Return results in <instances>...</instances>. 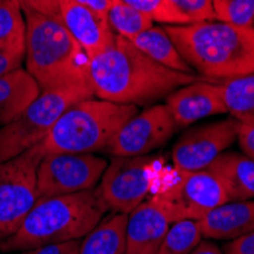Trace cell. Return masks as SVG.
Masks as SVG:
<instances>
[{
    "instance_id": "e0dca14e",
    "label": "cell",
    "mask_w": 254,
    "mask_h": 254,
    "mask_svg": "<svg viewBox=\"0 0 254 254\" xmlns=\"http://www.w3.org/2000/svg\"><path fill=\"white\" fill-rule=\"evenodd\" d=\"M207 169L219 178L230 201L254 199V160L239 152H222Z\"/></svg>"
},
{
    "instance_id": "9a60e30c",
    "label": "cell",
    "mask_w": 254,
    "mask_h": 254,
    "mask_svg": "<svg viewBox=\"0 0 254 254\" xmlns=\"http://www.w3.org/2000/svg\"><path fill=\"white\" fill-rule=\"evenodd\" d=\"M61 23L79 43L91 60L114 41V34L107 18L99 17L73 0H60Z\"/></svg>"
},
{
    "instance_id": "277c9868",
    "label": "cell",
    "mask_w": 254,
    "mask_h": 254,
    "mask_svg": "<svg viewBox=\"0 0 254 254\" xmlns=\"http://www.w3.org/2000/svg\"><path fill=\"white\" fill-rule=\"evenodd\" d=\"M21 9L26 21L25 68L40 88L91 85L90 58L61 20Z\"/></svg>"
},
{
    "instance_id": "6da1fadb",
    "label": "cell",
    "mask_w": 254,
    "mask_h": 254,
    "mask_svg": "<svg viewBox=\"0 0 254 254\" xmlns=\"http://www.w3.org/2000/svg\"><path fill=\"white\" fill-rule=\"evenodd\" d=\"M198 79L204 78L155 63L121 35L90 60V81L95 96L116 104H152Z\"/></svg>"
},
{
    "instance_id": "f546056e",
    "label": "cell",
    "mask_w": 254,
    "mask_h": 254,
    "mask_svg": "<svg viewBox=\"0 0 254 254\" xmlns=\"http://www.w3.org/2000/svg\"><path fill=\"white\" fill-rule=\"evenodd\" d=\"M225 254H254V232L232 239L224 247Z\"/></svg>"
},
{
    "instance_id": "8992f818",
    "label": "cell",
    "mask_w": 254,
    "mask_h": 254,
    "mask_svg": "<svg viewBox=\"0 0 254 254\" xmlns=\"http://www.w3.org/2000/svg\"><path fill=\"white\" fill-rule=\"evenodd\" d=\"M88 98H95L91 85L41 90L20 116L0 128V163L41 143L67 108Z\"/></svg>"
},
{
    "instance_id": "44dd1931",
    "label": "cell",
    "mask_w": 254,
    "mask_h": 254,
    "mask_svg": "<svg viewBox=\"0 0 254 254\" xmlns=\"http://www.w3.org/2000/svg\"><path fill=\"white\" fill-rule=\"evenodd\" d=\"M227 113L244 125H254V73L219 82Z\"/></svg>"
},
{
    "instance_id": "52a82bcc",
    "label": "cell",
    "mask_w": 254,
    "mask_h": 254,
    "mask_svg": "<svg viewBox=\"0 0 254 254\" xmlns=\"http://www.w3.org/2000/svg\"><path fill=\"white\" fill-rule=\"evenodd\" d=\"M154 198L166 210L172 222L199 221L216 207L228 202L219 178L209 169L181 171L174 168L158 174V189Z\"/></svg>"
},
{
    "instance_id": "7a4b0ae2",
    "label": "cell",
    "mask_w": 254,
    "mask_h": 254,
    "mask_svg": "<svg viewBox=\"0 0 254 254\" xmlns=\"http://www.w3.org/2000/svg\"><path fill=\"white\" fill-rule=\"evenodd\" d=\"M181 57L201 78L222 82L254 73V28L202 21L165 28Z\"/></svg>"
},
{
    "instance_id": "4316f807",
    "label": "cell",
    "mask_w": 254,
    "mask_h": 254,
    "mask_svg": "<svg viewBox=\"0 0 254 254\" xmlns=\"http://www.w3.org/2000/svg\"><path fill=\"white\" fill-rule=\"evenodd\" d=\"M180 12L188 25L216 20L213 11V0H168Z\"/></svg>"
},
{
    "instance_id": "8fae6325",
    "label": "cell",
    "mask_w": 254,
    "mask_h": 254,
    "mask_svg": "<svg viewBox=\"0 0 254 254\" xmlns=\"http://www.w3.org/2000/svg\"><path fill=\"white\" fill-rule=\"evenodd\" d=\"M177 127L165 104L132 116L113 138L105 152L113 157H140L166 145Z\"/></svg>"
},
{
    "instance_id": "3957f363",
    "label": "cell",
    "mask_w": 254,
    "mask_h": 254,
    "mask_svg": "<svg viewBox=\"0 0 254 254\" xmlns=\"http://www.w3.org/2000/svg\"><path fill=\"white\" fill-rule=\"evenodd\" d=\"M108 210L99 188L38 198L17 232L0 242V250L25 251L48 244L82 239Z\"/></svg>"
},
{
    "instance_id": "836d02e7",
    "label": "cell",
    "mask_w": 254,
    "mask_h": 254,
    "mask_svg": "<svg viewBox=\"0 0 254 254\" xmlns=\"http://www.w3.org/2000/svg\"><path fill=\"white\" fill-rule=\"evenodd\" d=\"M189 254H224L218 245L210 241H201Z\"/></svg>"
},
{
    "instance_id": "4fadbf2b",
    "label": "cell",
    "mask_w": 254,
    "mask_h": 254,
    "mask_svg": "<svg viewBox=\"0 0 254 254\" xmlns=\"http://www.w3.org/2000/svg\"><path fill=\"white\" fill-rule=\"evenodd\" d=\"M165 105L177 128H188L201 119L227 113L219 82L205 79H198L174 90L166 96Z\"/></svg>"
},
{
    "instance_id": "d6a6232c",
    "label": "cell",
    "mask_w": 254,
    "mask_h": 254,
    "mask_svg": "<svg viewBox=\"0 0 254 254\" xmlns=\"http://www.w3.org/2000/svg\"><path fill=\"white\" fill-rule=\"evenodd\" d=\"M73 2H76L78 5H81L90 11H93L95 14H98L102 18H107V12H108L111 0H73Z\"/></svg>"
},
{
    "instance_id": "30bf717a",
    "label": "cell",
    "mask_w": 254,
    "mask_h": 254,
    "mask_svg": "<svg viewBox=\"0 0 254 254\" xmlns=\"http://www.w3.org/2000/svg\"><path fill=\"white\" fill-rule=\"evenodd\" d=\"M108 161L95 154H46L37 174L40 198L78 193L93 189Z\"/></svg>"
},
{
    "instance_id": "cb8c5ba5",
    "label": "cell",
    "mask_w": 254,
    "mask_h": 254,
    "mask_svg": "<svg viewBox=\"0 0 254 254\" xmlns=\"http://www.w3.org/2000/svg\"><path fill=\"white\" fill-rule=\"evenodd\" d=\"M202 241L199 221L183 219L174 222L155 254H189Z\"/></svg>"
},
{
    "instance_id": "2e32d148",
    "label": "cell",
    "mask_w": 254,
    "mask_h": 254,
    "mask_svg": "<svg viewBox=\"0 0 254 254\" xmlns=\"http://www.w3.org/2000/svg\"><path fill=\"white\" fill-rule=\"evenodd\" d=\"M202 236L232 241L254 232V199L228 201L199 219Z\"/></svg>"
},
{
    "instance_id": "83f0119b",
    "label": "cell",
    "mask_w": 254,
    "mask_h": 254,
    "mask_svg": "<svg viewBox=\"0 0 254 254\" xmlns=\"http://www.w3.org/2000/svg\"><path fill=\"white\" fill-rule=\"evenodd\" d=\"M81 241L82 239L58 242V244H48V245L25 250L23 254H79Z\"/></svg>"
},
{
    "instance_id": "9c48e42d",
    "label": "cell",
    "mask_w": 254,
    "mask_h": 254,
    "mask_svg": "<svg viewBox=\"0 0 254 254\" xmlns=\"http://www.w3.org/2000/svg\"><path fill=\"white\" fill-rule=\"evenodd\" d=\"M163 161L149 157H114L108 163L99 190L111 212L129 215L155 189Z\"/></svg>"
},
{
    "instance_id": "7402d4cb",
    "label": "cell",
    "mask_w": 254,
    "mask_h": 254,
    "mask_svg": "<svg viewBox=\"0 0 254 254\" xmlns=\"http://www.w3.org/2000/svg\"><path fill=\"white\" fill-rule=\"evenodd\" d=\"M107 21L111 31L127 40L154 26V20L149 14L137 9L122 0H111Z\"/></svg>"
},
{
    "instance_id": "7c38bea8",
    "label": "cell",
    "mask_w": 254,
    "mask_h": 254,
    "mask_svg": "<svg viewBox=\"0 0 254 254\" xmlns=\"http://www.w3.org/2000/svg\"><path fill=\"white\" fill-rule=\"evenodd\" d=\"M241 122L233 118L188 129L172 148L174 166L181 171H202L238 140Z\"/></svg>"
},
{
    "instance_id": "ffe728a7",
    "label": "cell",
    "mask_w": 254,
    "mask_h": 254,
    "mask_svg": "<svg viewBox=\"0 0 254 254\" xmlns=\"http://www.w3.org/2000/svg\"><path fill=\"white\" fill-rule=\"evenodd\" d=\"M129 41L138 51H142L146 57L161 65L183 73H195L193 68L181 57L180 51L177 49V46L165 31V28L152 26L134 35L132 38H129Z\"/></svg>"
},
{
    "instance_id": "d6986e66",
    "label": "cell",
    "mask_w": 254,
    "mask_h": 254,
    "mask_svg": "<svg viewBox=\"0 0 254 254\" xmlns=\"http://www.w3.org/2000/svg\"><path fill=\"white\" fill-rule=\"evenodd\" d=\"M128 215L113 212L81 241L79 254H127Z\"/></svg>"
},
{
    "instance_id": "1f68e13d",
    "label": "cell",
    "mask_w": 254,
    "mask_h": 254,
    "mask_svg": "<svg viewBox=\"0 0 254 254\" xmlns=\"http://www.w3.org/2000/svg\"><path fill=\"white\" fill-rule=\"evenodd\" d=\"M239 148L244 155L254 160V125H239L238 131V140Z\"/></svg>"
},
{
    "instance_id": "5bb4252c",
    "label": "cell",
    "mask_w": 254,
    "mask_h": 254,
    "mask_svg": "<svg viewBox=\"0 0 254 254\" xmlns=\"http://www.w3.org/2000/svg\"><path fill=\"white\" fill-rule=\"evenodd\" d=\"M174 222L152 196L128 215L127 254H155Z\"/></svg>"
},
{
    "instance_id": "e575fe53",
    "label": "cell",
    "mask_w": 254,
    "mask_h": 254,
    "mask_svg": "<svg viewBox=\"0 0 254 254\" xmlns=\"http://www.w3.org/2000/svg\"><path fill=\"white\" fill-rule=\"evenodd\" d=\"M15 2H18V3H20V0H15Z\"/></svg>"
},
{
    "instance_id": "ac0fdd59",
    "label": "cell",
    "mask_w": 254,
    "mask_h": 254,
    "mask_svg": "<svg viewBox=\"0 0 254 254\" xmlns=\"http://www.w3.org/2000/svg\"><path fill=\"white\" fill-rule=\"evenodd\" d=\"M40 93V85L23 67L0 76V125L12 122Z\"/></svg>"
},
{
    "instance_id": "4dcf8cb0",
    "label": "cell",
    "mask_w": 254,
    "mask_h": 254,
    "mask_svg": "<svg viewBox=\"0 0 254 254\" xmlns=\"http://www.w3.org/2000/svg\"><path fill=\"white\" fill-rule=\"evenodd\" d=\"M23 61H25V54L0 49V76L20 68Z\"/></svg>"
},
{
    "instance_id": "ba28073f",
    "label": "cell",
    "mask_w": 254,
    "mask_h": 254,
    "mask_svg": "<svg viewBox=\"0 0 254 254\" xmlns=\"http://www.w3.org/2000/svg\"><path fill=\"white\" fill-rule=\"evenodd\" d=\"M41 143L0 163V242L12 236L38 201L37 174Z\"/></svg>"
},
{
    "instance_id": "484cf974",
    "label": "cell",
    "mask_w": 254,
    "mask_h": 254,
    "mask_svg": "<svg viewBox=\"0 0 254 254\" xmlns=\"http://www.w3.org/2000/svg\"><path fill=\"white\" fill-rule=\"evenodd\" d=\"M122 2L140 9L152 17L154 21L166 23V25H188L184 17L177 12V9L168 2V0H122Z\"/></svg>"
},
{
    "instance_id": "f1b7e54d",
    "label": "cell",
    "mask_w": 254,
    "mask_h": 254,
    "mask_svg": "<svg viewBox=\"0 0 254 254\" xmlns=\"http://www.w3.org/2000/svg\"><path fill=\"white\" fill-rule=\"evenodd\" d=\"M20 6L40 12L43 15L61 20L60 0H20Z\"/></svg>"
},
{
    "instance_id": "603a6c76",
    "label": "cell",
    "mask_w": 254,
    "mask_h": 254,
    "mask_svg": "<svg viewBox=\"0 0 254 254\" xmlns=\"http://www.w3.org/2000/svg\"><path fill=\"white\" fill-rule=\"evenodd\" d=\"M26 21L15 0H0V49L25 54Z\"/></svg>"
},
{
    "instance_id": "5b68a950",
    "label": "cell",
    "mask_w": 254,
    "mask_h": 254,
    "mask_svg": "<svg viewBox=\"0 0 254 254\" xmlns=\"http://www.w3.org/2000/svg\"><path fill=\"white\" fill-rule=\"evenodd\" d=\"M138 113L137 105L88 98L67 108L41 142L46 154L105 151L119 129Z\"/></svg>"
},
{
    "instance_id": "d4e9b609",
    "label": "cell",
    "mask_w": 254,
    "mask_h": 254,
    "mask_svg": "<svg viewBox=\"0 0 254 254\" xmlns=\"http://www.w3.org/2000/svg\"><path fill=\"white\" fill-rule=\"evenodd\" d=\"M218 21L254 28V0H213Z\"/></svg>"
}]
</instances>
